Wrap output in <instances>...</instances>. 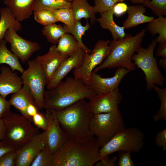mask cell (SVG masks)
Segmentation results:
<instances>
[{
  "instance_id": "17",
  "label": "cell",
  "mask_w": 166,
  "mask_h": 166,
  "mask_svg": "<svg viewBox=\"0 0 166 166\" xmlns=\"http://www.w3.org/2000/svg\"><path fill=\"white\" fill-rule=\"evenodd\" d=\"M85 52L82 49L68 57L61 64L53 77L46 85L47 89L55 87L68 73L75 68H79L82 65Z\"/></svg>"
},
{
  "instance_id": "13",
  "label": "cell",
  "mask_w": 166,
  "mask_h": 166,
  "mask_svg": "<svg viewBox=\"0 0 166 166\" xmlns=\"http://www.w3.org/2000/svg\"><path fill=\"white\" fill-rule=\"evenodd\" d=\"M46 130L35 136L16 149L15 166H29L40 151L46 146Z\"/></svg>"
},
{
  "instance_id": "38",
  "label": "cell",
  "mask_w": 166,
  "mask_h": 166,
  "mask_svg": "<svg viewBox=\"0 0 166 166\" xmlns=\"http://www.w3.org/2000/svg\"><path fill=\"white\" fill-rule=\"evenodd\" d=\"M32 121L34 125L38 129L44 131L47 128V123L44 113L38 112L32 117Z\"/></svg>"
},
{
  "instance_id": "39",
  "label": "cell",
  "mask_w": 166,
  "mask_h": 166,
  "mask_svg": "<svg viewBox=\"0 0 166 166\" xmlns=\"http://www.w3.org/2000/svg\"><path fill=\"white\" fill-rule=\"evenodd\" d=\"M16 149L6 153L0 158V166H15Z\"/></svg>"
},
{
  "instance_id": "31",
  "label": "cell",
  "mask_w": 166,
  "mask_h": 166,
  "mask_svg": "<svg viewBox=\"0 0 166 166\" xmlns=\"http://www.w3.org/2000/svg\"><path fill=\"white\" fill-rule=\"evenodd\" d=\"M33 12L35 21L44 26L58 22L52 10H40L34 11Z\"/></svg>"
},
{
  "instance_id": "5",
  "label": "cell",
  "mask_w": 166,
  "mask_h": 166,
  "mask_svg": "<svg viewBox=\"0 0 166 166\" xmlns=\"http://www.w3.org/2000/svg\"><path fill=\"white\" fill-rule=\"evenodd\" d=\"M2 120L4 125L2 141L16 149L39 133L32 121L22 115L10 112Z\"/></svg>"
},
{
  "instance_id": "43",
  "label": "cell",
  "mask_w": 166,
  "mask_h": 166,
  "mask_svg": "<svg viewBox=\"0 0 166 166\" xmlns=\"http://www.w3.org/2000/svg\"><path fill=\"white\" fill-rule=\"evenodd\" d=\"M118 158L114 156L110 158L108 156L101 159L96 164V166H115L117 165Z\"/></svg>"
},
{
  "instance_id": "41",
  "label": "cell",
  "mask_w": 166,
  "mask_h": 166,
  "mask_svg": "<svg viewBox=\"0 0 166 166\" xmlns=\"http://www.w3.org/2000/svg\"><path fill=\"white\" fill-rule=\"evenodd\" d=\"M155 144L157 146L166 150V128L158 132L156 136Z\"/></svg>"
},
{
  "instance_id": "46",
  "label": "cell",
  "mask_w": 166,
  "mask_h": 166,
  "mask_svg": "<svg viewBox=\"0 0 166 166\" xmlns=\"http://www.w3.org/2000/svg\"><path fill=\"white\" fill-rule=\"evenodd\" d=\"M26 112L29 117L32 119V117L38 112V109L35 104H30L27 107Z\"/></svg>"
},
{
  "instance_id": "18",
  "label": "cell",
  "mask_w": 166,
  "mask_h": 166,
  "mask_svg": "<svg viewBox=\"0 0 166 166\" xmlns=\"http://www.w3.org/2000/svg\"><path fill=\"white\" fill-rule=\"evenodd\" d=\"M0 95L5 98L8 95L19 90L23 85L21 77L17 72L4 66L0 69Z\"/></svg>"
},
{
  "instance_id": "50",
  "label": "cell",
  "mask_w": 166,
  "mask_h": 166,
  "mask_svg": "<svg viewBox=\"0 0 166 166\" xmlns=\"http://www.w3.org/2000/svg\"><path fill=\"white\" fill-rule=\"evenodd\" d=\"M115 4L118 2H123L124 0H111Z\"/></svg>"
},
{
  "instance_id": "23",
  "label": "cell",
  "mask_w": 166,
  "mask_h": 166,
  "mask_svg": "<svg viewBox=\"0 0 166 166\" xmlns=\"http://www.w3.org/2000/svg\"><path fill=\"white\" fill-rule=\"evenodd\" d=\"M71 3V8L75 20H80L83 18H89L92 25L97 21L96 13L94 11L93 6L89 4L88 0H73Z\"/></svg>"
},
{
  "instance_id": "24",
  "label": "cell",
  "mask_w": 166,
  "mask_h": 166,
  "mask_svg": "<svg viewBox=\"0 0 166 166\" xmlns=\"http://www.w3.org/2000/svg\"><path fill=\"white\" fill-rule=\"evenodd\" d=\"M10 28L17 32L22 30V26L8 7H2L0 9V40L3 39L6 31Z\"/></svg>"
},
{
  "instance_id": "21",
  "label": "cell",
  "mask_w": 166,
  "mask_h": 166,
  "mask_svg": "<svg viewBox=\"0 0 166 166\" xmlns=\"http://www.w3.org/2000/svg\"><path fill=\"white\" fill-rule=\"evenodd\" d=\"M9 101L11 105L22 115L32 121V119L27 114L26 109L29 104H35V102L30 90L26 85H23L19 90L13 93Z\"/></svg>"
},
{
  "instance_id": "8",
  "label": "cell",
  "mask_w": 166,
  "mask_h": 166,
  "mask_svg": "<svg viewBox=\"0 0 166 166\" xmlns=\"http://www.w3.org/2000/svg\"><path fill=\"white\" fill-rule=\"evenodd\" d=\"M125 128L121 113L117 109L113 111L93 115L91 128L102 147Z\"/></svg>"
},
{
  "instance_id": "34",
  "label": "cell",
  "mask_w": 166,
  "mask_h": 166,
  "mask_svg": "<svg viewBox=\"0 0 166 166\" xmlns=\"http://www.w3.org/2000/svg\"><path fill=\"white\" fill-rule=\"evenodd\" d=\"M58 22L67 26H72L75 21L74 13L71 8H61L52 10Z\"/></svg>"
},
{
  "instance_id": "3",
  "label": "cell",
  "mask_w": 166,
  "mask_h": 166,
  "mask_svg": "<svg viewBox=\"0 0 166 166\" xmlns=\"http://www.w3.org/2000/svg\"><path fill=\"white\" fill-rule=\"evenodd\" d=\"M97 138L82 143L67 140L53 155L52 166H92L100 160Z\"/></svg>"
},
{
  "instance_id": "20",
  "label": "cell",
  "mask_w": 166,
  "mask_h": 166,
  "mask_svg": "<svg viewBox=\"0 0 166 166\" xmlns=\"http://www.w3.org/2000/svg\"><path fill=\"white\" fill-rule=\"evenodd\" d=\"M146 12L145 7L143 5L128 6V17L123 22L122 26L124 29H127L141 24L148 23L154 19L153 16L144 15Z\"/></svg>"
},
{
  "instance_id": "30",
  "label": "cell",
  "mask_w": 166,
  "mask_h": 166,
  "mask_svg": "<svg viewBox=\"0 0 166 166\" xmlns=\"http://www.w3.org/2000/svg\"><path fill=\"white\" fill-rule=\"evenodd\" d=\"M71 2L65 0H35L33 10H53L63 8H71Z\"/></svg>"
},
{
  "instance_id": "1",
  "label": "cell",
  "mask_w": 166,
  "mask_h": 166,
  "mask_svg": "<svg viewBox=\"0 0 166 166\" xmlns=\"http://www.w3.org/2000/svg\"><path fill=\"white\" fill-rule=\"evenodd\" d=\"M55 110L58 121L67 140L82 143L94 137L91 128L93 114L90 109L88 102L85 99L63 109Z\"/></svg>"
},
{
  "instance_id": "32",
  "label": "cell",
  "mask_w": 166,
  "mask_h": 166,
  "mask_svg": "<svg viewBox=\"0 0 166 166\" xmlns=\"http://www.w3.org/2000/svg\"><path fill=\"white\" fill-rule=\"evenodd\" d=\"M153 89L157 94L160 102V108L153 117V121H166V88H160L155 85Z\"/></svg>"
},
{
  "instance_id": "28",
  "label": "cell",
  "mask_w": 166,
  "mask_h": 166,
  "mask_svg": "<svg viewBox=\"0 0 166 166\" xmlns=\"http://www.w3.org/2000/svg\"><path fill=\"white\" fill-rule=\"evenodd\" d=\"M147 30L154 36L158 34L159 36L155 39L159 43L166 41V18L163 16L158 17L148 22Z\"/></svg>"
},
{
  "instance_id": "51",
  "label": "cell",
  "mask_w": 166,
  "mask_h": 166,
  "mask_svg": "<svg viewBox=\"0 0 166 166\" xmlns=\"http://www.w3.org/2000/svg\"><path fill=\"white\" fill-rule=\"evenodd\" d=\"M65 0L68 2H71L73 0Z\"/></svg>"
},
{
  "instance_id": "49",
  "label": "cell",
  "mask_w": 166,
  "mask_h": 166,
  "mask_svg": "<svg viewBox=\"0 0 166 166\" xmlns=\"http://www.w3.org/2000/svg\"><path fill=\"white\" fill-rule=\"evenodd\" d=\"M151 0H130V2L133 4H142V5L147 3Z\"/></svg>"
},
{
  "instance_id": "25",
  "label": "cell",
  "mask_w": 166,
  "mask_h": 166,
  "mask_svg": "<svg viewBox=\"0 0 166 166\" xmlns=\"http://www.w3.org/2000/svg\"><path fill=\"white\" fill-rule=\"evenodd\" d=\"M7 43L4 39L0 40V65L6 64L12 70L18 71L22 73L24 70L19 59L7 49Z\"/></svg>"
},
{
  "instance_id": "7",
  "label": "cell",
  "mask_w": 166,
  "mask_h": 166,
  "mask_svg": "<svg viewBox=\"0 0 166 166\" xmlns=\"http://www.w3.org/2000/svg\"><path fill=\"white\" fill-rule=\"evenodd\" d=\"M157 43L153 39L148 47L145 48L140 46L134 54L132 61L144 73L147 84V91L153 89L156 85L163 87L165 77L159 69L153 52Z\"/></svg>"
},
{
  "instance_id": "29",
  "label": "cell",
  "mask_w": 166,
  "mask_h": 166,
  "mask_svg": "<svg viewBox=\"0 0 166 166\" xmlns=\"http://www.w3.org/2000/svg\"><path fill=\"white\" fill-rule=\"evenodd\" d=\"M66 33L63 26L55 23L44 26L42 33L49 43L56 45L60 38Z\"/></svg>"
},
{
  "instance_id": "12",
  "label": "cell",
  "mask_w": 166,
  "mask_h": 166,
  "mask_svg": "<svg viewBox=\"0 0 166 166\" xmlns=\"http://www.w3.org/2000/svg\"><path fill=\"white\" fill-rule=\"evenodd\" d=\"M44 113L47 123L46 146L54 154L65 143L67 138L58 121L55 110L46 109Z\"/></svg>"
},
{
  "instance_id": "37",
  "label": "cell",
  "mask_w": 166,
  "mask_h": 166,
  "mask_svg": "<svg viewBox=\"0 0 166 166\" xmlns=\"http://www.w3.org/2000/svg\"><path fill=\"white\" fill-rule=\"evenodd\" d=\"M118 152L119 160L117 162V166H135V164L132 160L131 153L127 151H120Z\"/></svg>"
},
{
  "instance_id": "11",
  "label": "cell",
  "mask_w": 166,
  "mask_h": 166,
  "mask_svg": "<svg viewBox=\"0 0 166 166\" xmlns=\"http://www.w3.org/2000/svg\"><path fill=\"white\" fill-rule=\"evenodd\" d=\"M3 39L10 44L11 51L22 63L27 62L35 53L41 49L38 42L24 39L12 28L7 30Z\"/></svg>"
},
{
  "instance_id": "47",
  "label": "cell",
  "mask_w": 166,
  "mask_h": 166,
  "mask_svg": "<svg viewBox=\"0 0 166 166\" xmlns=\"http://www.w3.org/2000/svg\"><path fill=\"white\" fill-rule=\"evenodd\" d=\"M159 66L166 71V57H162L159 61L158 62Z\"/></svg>"
},
{
  "instance_id": "14",
  "label": "cell",
  "mask_w": 166,
  "mask_h": 166,
  "mask_svg": "<svg viewBox=\"0 0 166 166\" xmlns=\"http://www.w3.org/2000/svg\"><path fill=\"white\" fill-rule=\"evenodd\" d=\"M130 72L125 68L120 67L116 69L112 77L103 78L93 71L88 85L96 94L109 92L118 87L121 81Z\"/></svg>"
},
{
  "instance_id": "19",
  "label": "cell",
  "mask_w": 166,
  "mask_h": 166,
  "mask_svg": "<svg viewBox=\"0 0 166 166\" xmlns=\"http://www.w3.org/2000/svg\"><path fill=\"white\" fill-rule=\"evenodd\" d=\"M35 0H5L4 3L10 10L15 19L22 22L30 18L34 12Z\"/></svg>"
},
{
  "instance_id": "10",
  "label": "cell",
  "mask_w": 166,
  "mask_h": 166,
  "mask_svg": "<svg viewBox=\"0 0 166 166\" xmlns=\"http://www.w3.org/2000/svg\"><path fill=\"white\" fill-rule=\"evenodd\" d=\"M109 42V40H99L90 53H85L81 65L73 70L74 77L82 80L88 85L94 69L100 65L110 53Z\"/></svg>"
},
{
  "instance_id": "15",
  "label": "cell",
  "mask_w": 166,
  "mask_h": 166,
  "mask_svg": "<svg viewBox=\"0 0 166 166\" xmlns=\"http://www.w3.org/2000/svg\"><path fill=\"white\" fill-rule=\"evenodd\" d=\"M122 98L118 87L109 92L95 95L90 99L88 104L93 115L107 113L118 109Z\"/></svg>"
},
{
  "instance_id": "35",
  "label": "cell",
  "mask_w": 166,
  "mask_h": 166,
  "mask_svg": "<svg viewBox=\"0 0 166 166\" xmlns=\"http://www.w3.org/2000/svg\"><path fill=\"white\" fill-rule=\"evenodd\" d=\"M143 5L158 17L166 15V0H151Z\"/></svg>"
},
{
  "instance_id": "45",
  "label": "cell",
  "mask_w": 166,
  "mask_h": 166,
  "mask_svg": "<svg viewBox=\"0 0 166 166\" xmlns=\"http://www.w3.org/2000/svg\"><path fill=\"white\" fill-rule=\"evenodd\" d=\"M156 56L166 57V41L159 43L156 50Z\"/></svg>"
},
{
  "instance_id": "6",
  "label": "cell",
  "mask_w": 166,
  "mask_h": 166,
  "mask_svg": "<svg viewBox=\"0 0 166 166\" xmlns=\"http://www.w3.org/2000/svg\"><path fill=\"white\" fill-rule=\"evenodd\" d=\"M144 139V134L139 129L133 127L125 128L101 147L100 160L120 151L138 153L143 147Z\"/></svg>"
},
{
  "instance_id": "44",
  "label": "cell",
  "mask_w": 166,
  "mask_h": 166,
  "mask_svg": "<svg viewBox=\"0 0 166 166\" xmlns=\"http://www.w3.org/2000/svg\"><path fill=\"white\" fill-rule=\"evenodd\" d=\"M15 150L12 145L2 141H0V158L8 152Z\"/></svg>"
},
{
  "instance_id": "27",
  "label": "cell",
  "mask_w": 166,
  "mask_h": 166,
  "mask_svg": "<svg viewBox=\"0 0 166 166\" xmlns=\"http://www.w3.org/2000/svg\"><path fill=\"white\" fill-rule=\"evenodd\" d=\"M57 44V49L68 57L74 54L81 49L75 38L71 34L67 33L60 38Z\"/></svg>"
},
{
  "instance_id": "16",
  "label": "cell",
  "mask_w": 166,
  "mask_h": 166,
  "mask_svg": "<svg viewBox=\"0 0 166 166\" xmlns=\"http://www.w3.org/2000/svg\"><path fill=\"white\" fill-rule=\"evenodd\" d=\"M68 57L59 51L55 45L51 46L46 54L37 57L36 59L42 67L48 82L61 64Z\"/></svg>"
},
{
  "instance_id": "9",
  "label": "cell",
  "mask_w": 166,
  "mask_h": 166,
  "mask_svg": "<svg viewBox=\"0 0 166 166\" xmlns=\"http://www.w3.org/2000/svg\"><path fill=\"white\" fill-rule=\"evenodd\" d=\"M27 69L22 73L23 85L29 88L38 110L43 108L45 87L48 82L43 69L36 58L27 62Z\"/></svg>"
},
{
  "instance_id": "2",
  "label": "cell",
  "mask_w": 166,
  "mask_h": 166,
  "mask_svg": "<svg viewBox=\"0 0 166 166\" xmlns=\"http://www.w3.org/2000/svg\"><path fill=\"white\" fill-rule=\"evenodd\" d=\"M96 94L82 80L69 77L53 89L45 90L43 108L61 110L80 100L90 99Z\"/></svg>"
},
{
  "instance_id": "42",
  "label": "cell",
  "mask_w": 166,
  "mask_h": 166,
  "mask_svg": "<svg viewBox=\"0 0 166 166\" xmlns=\"http://www.w3.org/2000/svg\"><path fill=\"white\" fill-rule=\"evenodd\" d=\"M128 7L127 5L123 2L117 3L112 7L114 14L117 16H121L127 12Z\"/></svg>"
},
{
  "instance_id": "36",
  "label": "cell",
  "mask_w": 166,
  "mask_h": 166,
  "mask_svg": "<svg viewBox=\"0 0 166 166\" xmlns=\"http://www.w3.org/2000/svg\"><path fill=\"white\" fill-rule=\"evenodd\" d=\"M94 10L96 13L100 14L107 11L115 4L111 0H94Z\"/></svg>"
},
{
  "instance_id": "33",
  "label": "cell",
  "mask_w": 166,
  "mask_h": 166,
  "mask_svg": "<svg viewBox=\"0 0 166 166\" xmlns=\"http://www.w3.org/2000/svg\"><path fill=\"white\" fill-rule=\"evenodd\" d=\"M53 154L45 146L33 160L31 166H52Z\"/></svg>"
},
{
  "instance_id": "48",
  "label": "cell",
  "mask_w": 166,
  "mask_h": 166,
  "mask_svg": "<svg viewBox=\"0 0 166 166\" xmlns=\"http://www.w3.org/2000/svg\"><path fill=\"white\" fill-rule=\"evenodd\" d=\"M4 135V125L2 119H0V140H2Z\"/></svg>"
},
{
  "instance_id": "40",
  "label": "cell",
  "mask_w": 166,
  "mask_h": 166,
  "mask_svg": "<svg viewBox=\"0 0 166 166\" xmlns=\"http://www.w3.org/2000/svg\"><path fill=\"white\" fill-rule=\"evenodd\" d=\"M11 105L9 100H6L0 95V119H2L10 113Z\"/></svg>"
},
{
  "instance_id": "4",
  "label": "cell",
  "mask_w": 166,
  "mask_h": 166,
  "mask_svg": "<svg viewBox=\"0 0 166 166\" xmlns=\"http://www.w3.org/2000/svg\"><path fill=\"white\" fill-rule=\"evenodd\" d=\"M147 29H143L133 36L126 34L123 38L113 40L109 45L110 53L108 56L93 71L97 73L101 69L123 67L130 71L136 69L132 58L141 46Z\"/></svg>"
},
{
  "instance_id": "22",
  "label": "cell",
  "mask_w": 166,
  "mask_h": 166,
  "mask_svg": "<svg viewBox=\"0 0 166 166\" xmlns=\"http://www.w3.org/2000/svg\"><path fill=\"white\" fill-rule=\"evenodd\" d=\"M112 7L107 11L100 14L101 17L97 18V21L102 28L110 32L113 40H115L123 38L126 34L124 28L117 25L115 22Z\"/></svg>"
},
{
  "instance_id": "26",
  "label": "cell",
  "mask_w": 166,
  "mask_h": 166,
  "mask_svg": "<svg viewBox=\"0 0 166 166\" xmlns=\"http://www.w3.org/2000/svg\"><path fill=\"white\" fill-rule=\"evenodd\" d=\"M63 26L66 33L71 34L75 38L80 48L85 53H90L91 52V50L85 45L82 40V36L85 35V32L91 27L89 22H87L85 26H83L80 20H75L72 26H69L64 25Z\"/></svg>"
}]
</instances>
